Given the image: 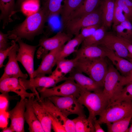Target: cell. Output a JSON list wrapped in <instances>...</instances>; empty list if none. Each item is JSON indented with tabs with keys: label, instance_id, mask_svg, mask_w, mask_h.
Returning <instances> with one entry per match:
<instances>
[{
	"label": "cell",
	"instance_id": "cell-1",
	"mask_svg": "<svg viewBox=\"0 0 132 132\" xmlns=\"http://www.w3.org/2000/svg\"><path fill=\"white\" fill-rule=\"evenodd\" d=\"M48 18L41 7L36 13L27 16L22 22L7 31L9 39H24L33 41L35 37L43 33L45 24Z\"/></svg>",
	"mask_w": 132,
	"mask_h": 132
},
{
	"label": "cell",
	"instance_id": "cell-2",
	"mask_svg": "<svg viewBox=\"0 0 132 132\" xmlns=\"http://www.w3.org/2000/svg\"><path fill=\"white\" fill-rule=\"evenodd\" d=\"M105 58L77 59L75 67L103 87L104 79L108 70V65Z\"/></svg>",
	"mask_w": 132,
	"mask_h": 132
},
{
	"label": "cell",
	"instance_id": "cell-3",
	"mask_svg": "<svg viewBox=\"0 0 132 132\" xmlns=\"http://www.w3.org/2000/svg\"><path fill=\"white\" fill-rule=\"evenodd\" d=\"M80 95L77 99L79 103L85 106L89 112L88 120L93 124L108 105V101L102 92H93L86 90L81 88Z\"/></svg>",
	"mask_w": 132,
	"mask_h": 132
},
{
	"label": "cell",
	"instance_id": "cell-4",
	"mask_svg": "<svg viewBox=\"0 0 132 132\" xmlns=\"http://www.w3.org/2000/svg\"><path fill=\"white\" fill-rule=\"evenodd\" d=\"M68 77L62 83L51 88H37L40 95V100L53 96H73L78 99L80 95L81 87L73 79Z\"/></svg>",
	"mask_w": 132,
	"mask_h": 132
},
{
	"label": "cell",
	"instance_id": "cell-5",
	"mask_svg": "<svg viewBox=\"0 0 132 132\" xmlns=\"http://www.w3.org/2000/svg\"><path fill=\"white\" fill-rule=\"evenodd\" d=\"M132 114V101H125L108 106L99 116L100 124L112 123Z\"/></svg>",
	"mask_w": 132,
	"mask_h": 132
},
{
	"label": "cell",
	"instance_id": "cell-6",
	"mask_svg": "<svg viewBox=\"0 0 132 132\" xmlns=\"http://www.w3.org/2000/svg\"><path fill=\"white\" fill-rule=\"evenodd\" d=\"M101 21L100 9L82 17L67 20L62 25V31L73 35L76 36L80 33L81 29L88 26L100 24Z\"/></svg>",
	"mask_w": 132,
	"mask_h": 132
},
{
	"label": "cell",
	"instance_id": "cell-7",
	"mask_svg": "<svg viewBox=\"0 0 132 132\" xmlns=\"http://www.w3.org/2000/svg\"><path fill=\"white\" fill-rule=\"evenodd\" d=\"M122 77L113 65L109 64L102 91L103 95L108 101V105L114 101L123 88L121 83Z\"/></svg>",
	"mask_w": 132,
	"mask_h": 132
},
{
	"label": "cell",
	"instance_id": "cell-8",
	"mask_svg": "<svg viewBox=\"0 0 132 132\" xmlns=\"http://www.w3.org/2000/svg\"><path fill=\"white\" fill-rule=\"evenodd\" d=\"M47 98L66 117L73 114L86 116L84 106L74 97L53 96Z\"/></svg>",
	"mask_w": 132,
	"mask_h": 132
},
{
	"label": "cell",
	"instance_id": "cell-9",
	"mask_svg": "<svg viewBox=\"0 0 132 132\" xmlns=\"http://www.w3.org/2000/svg\"><path fill=\"white\" fill-rule=\"evenodd\" d=\"M73 36L63 31H60L51 37L41 38L39 41V47L36 52L37 59H42L51 51L63 46L71 39Z\"/></svg>",
	"mask_w": 132,
	"mask_h": 132
},
{
	"label": "cell",
	"instance_id": "cell-10",
	"mask_svg": "<svg viewBox=\"0 0 132 132\" xmlns=\"http://www.w3.org/2000/svg\"><path fill=\"white\" fill-rule=\"evenodd\" d=\"M18 44L19 48L17 52L16 59L23 65L28 73L30 79L33 78L34 71V58L38 44L32 45L24 42L22 39L15 40Z\"/></svg>",
	"mask_w": 132,
	"mask_h": 132
},
{
	"label": "cell",
	"instance_id": "cell-11",
	"mask_svg": "<svg viewBox=\"0 0 132 132\" xmlns=\"http://www.w3.org/2000/svg\"><path fill=\"white\" fill-rule=\"evenodd\" d=\"M19 80L21 84L26 90H30L35 94L37 100L40 99V96L36 89L37 88L52 87L59 82L65 81L63 79H56L51 75L49 76L45 75L37 76L28 80L20 77L19 78Z\"/></svg>",
	"mask_w": 132,
	"mask_h": 132
},
{
	"label": "cell",
	"instance_id": "cell-12",
	"mask_svg": "<svg viewBox=\"0 0 132 132\" xmlns=\"http://www.w3.org/2000/svg\"><path fill=\"white\" fill-rule=\"evenodd\" d=\"M16 42L15 41L13 47L9 54L8 60L5 66L4 72L0 78V81L10 77L27 79L28 77L27 74H24L21 71L18 63L16 56L19 46Z\"/></svg>",
	"mask_w": 132,
	"mask_h": 132
},
{
	"label": "cell",
	"instance_id": "cell-13",
	"mask_svg": "<svg viewBox=\"0 0 132 132\" xmlns=\"http://www.w3.org/2000/svg\"><path fill=\"white\" fill-rule=\"evenodd\" d=\"M98 45L104 46L113 51L118 56L129 60L130 54L115 34L106 32Z\"/></svg>",
	"mask_w": 132,
	"mask_h": 132
},
{
	"label": "cell",
	"instance_id": "cell-14",
	"mask_svg": "<svg viewBox=\"0 0 132 132\" xmlns=\"http://www.w3.org/2000/svg\"><path fill=\"white\" fill-rule=\"evenodd\" d=\"M0 91L2 93L14 92L20 96L21 100L36 96L34 93L27 92L20 83L19 78L15 77L6 78L0 81Z\"/></svg>",
	"mask_w": 132,
	"mask_h": 132
},
{
	"label": "cell",
	"instance_id": "cell-15",
	"mask_svg": "<svg viewBox=\"0 0 132 132\" xmlns=\"http://www.w3.org/2000/svg\"><path fill=\"white\" fill-rule=\"evenodd\" d=\"M25 110L24 99L18 101L15 107L9 111L11 121L10 126L16 132H25L24 113Z\"/></svg>",
	"mask_w": 132,
	"mask_h": 132
},
{
	"label": "cell",
	"instance_id": "cell-16",
	"mask_svg": "<svg viewBox=\"0 0 132 132\" xmlns=\"http://www.w3.org/2000/svg\"><path fill=\"white\" fill-rule=\"evenodd\" d=\"M63 46L51 51L42 59L40 65L34 71L33 78L52 74V69L56 64L57 55Z\"/></svg>",
	"mask_w": 132,
	"mask_h": 132
},
{
	"label": "cell",
	"instance_id": "cell-17",
	"mask_svg": "<svg viewBox=\"0 0 132 132\" xmlns=\"http://www.w3.org/2000/svg\"><path fill=\"white\" fill-rule=\"evenodd\" d=\"M69 74L68 77L73 79L81 88L90 92H102V87L76 68H74Z\"/></svg>",
	"mask_w": 132,
	"mask_h": 132
},
{
	"label": "cell",
	"instance_id": "cell-18",
	"mask_svg": "<svg viewBox=\"0 0 132 132\" xmlns=\"http://www.w3.org/2000/svg\"><path fill=\"white\" fill-rule=\"evenodd\" d=\"M105 48L106 57L111 61L122 76L126 77L132 73V61L118 56L113 51Z\"/></svg>",
	"mask_w": 132,
	"mask_h": 132
},
{
	"label": "cell",
	"instance_id": "cell-19",
	"mask_svg": "<svg viewBox=\"0 0 132 132\" xmlns=\"http://www.w3.org/2000/svg\"><path fill=\"white\" fill-rule=\"evenodd\" d=\"M75 52V57L77 59L106 57L105 47L101 45L81 46Z\"/></svg>",
	"mask_w": 132,
	"mask_h": 132
},
{
	"label": "cell",
	"instance_id": "cell-20",
	"mask_svg": "<svg viewBox=\"0 0 132 132\" xmlns=\"http://www.w3.org/2000/svg\"><path fill=\"white\" fill-rule=\"evenodd\" d=\"M24 100L25 106L24 118L28 125L29 132H44L35 113L30 98H26Z\"/></svg>",
	"mask_w": 132,
	"mask_h": 132
},
{
	"label": "cell",
	"instance_id": "cell-21",
	"mask_svg": "<svg viewBox=\"0 0 132 132\" xmlns=\"http://www.w3.org/2000/svg\"><path fill=\"white\" fill-rule=\"evenodd\" d=\"M77 59L75 57L71 59L65 58L58 61L56 64V67L51 75L58 79H67L68 77H65L75 67Z\"/></svg>",
	"mask_w": 132,
	"mask_h": 132
},
{
	"label": "cell",
	"instance_id": "cell-22",
	"mask_svg": "<svg viewBox=\"0 0 132 132\" xmlns=\"http://www.w3.org/2000/svg\"><path fill=\"white\" fill-rule=\"evenodd\" d=\"M34 95L30 98L36 115L40 122L44 132H51V122L49 113L40 104Z\"/></svg>",
	"mask_w": 132,
	"mask_h": 132
},
{
	"label": "cell",
	"instance_id": "cell-23",
	"mask_svg": "<svg viewBox=\"0 0 132 132\" xmlns=\"http://www.w3.org/2000/svg\"><path fill=\"white\" fill-rule=\"evenodd\" d=\"M84 39L79 34L68 41L64 44L58 52L56 57V61L65 58L77 49L76 48L81 44ZM56 62V63H57Z\"/></svg>",
	"mask_w": 132,
	"mask_h": 132
},
{
	"label": "cell",
	"instance_id": "cell-24",
	"mask_svg": "<svg viewBox=\"0 0 132 132\" xmlns=\"http://www.w3.org/2000/svg\"><path fill=\"white\" fill-rule=\"evenodd\" d=\"M99 0H84L79 6L71 14L66 21L82 17L93 12L97 9Z\"/></svg>",
	"mask_w": 132,
	"mask_h": 132
},
{
	"label": "cell",
	"instance_id": "cell-25",
	"mask_svg": "<svg viewBox=\"0 0 132 132\" xmlns=\"http://www.w3.org/2000/svg\"><path fill=\"white\" fill-rule=\"evenodd\" d=\"M115 5L114 0H104L101 4V21L106 28H110L112 23Z\"/></svg>",
	"mask_w": 132,
	"mask_h": 132
},
{
	"label": "cell",
	"instance_id": "cell-26",
	"mask_svg": "<svg viewBox=\"0 0 132 132\" xmlns=\"http://www.w3.org/2000/svg\"><path fill=\"white\" fill-rule=\"evenodd\" d=\"M65 0H44L41 7L49 18L60 14Z\"/></svg>",
	"mask_w": 132,
	"mask_h": 132
},
{
	"label": "cell",
	"instance_id": "cell-27",
	"mask_svg": "<svg viewBox=\"0 0 132 132\" xmlns=\"http://www.w3.org/2000/svg\"><path fill=\"white\" fill-rule=\"evenodd\" d=\"M39 103L50 114L59 120L63 125L68 118L48 98L38 100Z\"/></svg>",
	"mask_w": 132,
	"mask_h": 132
},
{
	"label": "cell",
	"instance_id": "cell-28",
	"mask_svg": "<svg viewBox=\"0 0 132 132\" xmlns=\"http://www.w3.org/2000/svg\"><path fill=\"white\" fill-rule=\"evenodd\" d=\"M15 0H0V19L3 20H11L16 13Z\"/></svg>",
	"mask_w": 132,
	"mask_h": 132
},
{
	"label": "cell",
	"instance_id": "cell-29",
	"mask_svg": "<svg viewBox=\"0 0 132 132\" xmlns=\"http://www.w3.org/2000/svg\"><path fill=\"white\" fill-rule=\"evenodd\" d=\"M84 0H65L60 15L62 24L65 23L71 14L76 10Z\"/></svg>",
	"mask_w": 132,
	"mask_h": 132
},
{
	"label": "cell",
	"instance_id": "cell-30",
	"mask_svg": "<svg viewBox=\"0 0 132 132\" xmlns=\"http://www.w3.org/2000/svg\"><path fill=\"white\" fill-rule=\"evenodd\" d=\"M117 36L132 43V24L127 19L113 28Z\"/></svg>",
	"mask_w": 132,
	"mask_h": 132
},
{
	"label": "cell",
	"instance_id": "cell-31",
	"mask_svg": "<svg viewBox=\"0 0 132 132\" xmlns=\"http://www.w3.org/2000/svg\"><path fill=\"white\" fill-rule=\"evenodd\" d=\"M132 118L131 115L112 123L106 124L108 132H127Z\"/></svg>",
	"mask_w": 132,
	"mask_h": 132
},
{
	"label": "cell",
	"instance_id": "cell-32",
	"mask_svg": "<svg viewBox=\"0 0 132 132\" xmlns=\"http://www.w3.org/2000/svg\"><path fill=\"white\" fill-rule=\"evenodd\" d=\"M106 28L103 25L101 26L92 34L84 40L81 46L98 45L107 32Z\"/></svg>",
	"mask_w": 132,
	"mask_h": 132
},
{
	"label": "cell",
	"instance_id": "cell-33",
	"mask_svg": "<svg viewBox=\"0 0 132 132\" xmlns=\"http://www.w3.org/2000/svg\"><path fill=\"white\" fill-rule=\"evenodd\" d=\"M73 120L75 123L76 132H95L93 124L86 116H78Z\"/></svg>",
	"mask_w": 132,
	"mask_h": 132
},
{
	"label": "cell",
	"instance_id": "cell-34",
	"mask_svg": "<svg viewBox=\"0 0 132 132\" xmlns=\"http://www.w3.org/2000/svg\"><path fill=\"white\" fill-rule=\"evenodd\" d=\"M40 8L39 0H26L21 4L20 11L27 17L36 13Z\"/></svg>",
	"mask_w": 132,
	"mask_h": 132
},
{
	"label": "cell",
	"instance_id": "cell-35",
	"mask_svg": "<svg viewBox=\"0 0 132 132\" xmlns=\"http://www.w3.org/2000/svg\"><path fill=\"white\" fill-rule=\"evenodd\" d=\"M123 88L114 101L110 104L125 101L132 100V82L126 85Z\"/></svg>",
	"mask_w": 132,
	"mask_h": 132
},
{
	"label": "cell",
	"instance_id": "cell-36",
	"mask_svg": "<svg viewBox=\"0 0 132 132\" xmlns=\"http://www.w3.org/2000/svg\"><path fill=\"white\" fill-rule=\"evenodd\" d=\"M122 9L115 3L112 23L113 27L127 20Z\"/></svg>",
	"mask_w": 132,
	"mask_h": 132
},
{
	"label": "cell",
	"instance_id": "cell-37",
	"mask_svg": "<svg viewBox=\"0 0 132 132\" xmlns=\"http://www.w3.org/2000/svg\"><path fill=\"white\" fill-rule=\"evenodd\" d=\"M100 24L91 25L82 28L80 35L84 39L92 34L101 26Z\"/></svg>",
	"mask_w": 132,
	"mask_h": 132
},
{
	"label": "cell",
	"instance_id": "cell-38",
	"mask_svg": "<svg viewBox=\"0 0 132 132\" xmlns=\"http://www.w3.org/2000/svg\"><path fill=\"white\" fill-rule=\"evenodd\" d=\"M49 114L51 120L52 127L54 131L55 132H66L62 122L57 119Z\"/></svg>",
	"mask_w": 132,
	"mask_h": 132
},
{
	"label": "cell",
	"instance_id": "cell-39",
	"mask_svg": "<svg viewBox=\"0 0 132 132\" xmlns=\"http://www.w3.org/2000/svg\"><path fill=\"white\" fill-rule=\"evenodd\" d=\"M8 35L7 33H4L0 31V50H4L10 46L11 43L9 42Z\"/></svg>",
	"mask_w": 132,
	"mask_h": 132
},
{
	"label": "cell",
	"instance_id": "cell-40",
	"mask_svg": "<svg viewBox=\"0 0 132 132\" xmlns=\"http://www.w3.org/2000/svg\"><path fill=\"white\" fill-rule=\"evenodd\" d=\"M8 93H2L0 95V111H7L9 104Z\"/></svg>",
	"mask_w": 132,
	"mask_h": 132
},
{
	"label": "cell",
	"instance_id": "cell-41",
	"mask_svg": "<svg viewBox=\"0 0 132 132\" xmlns=\"http://www.w3.org/2000/svg\"><path fill=\"white\" fill-rule=\"evenodd\" d=\"M15 40H12L11 41V45L7 49L3 50H0V68H1L4 66V62L7 56L11 49L13 47Z\"/></svg>",
	"mask_w": 132,
	"mask_h": 132
},
{
	"label": "cell",
	"instance_id": "cell-42",
	"mask_svg": "<svg viewBox=\"0 0 132 132\" xmlns=\"http://www.w3.org/2000/svg\"><path fill=\"white\" fill-rule=\"evenodd\" d=\"M9 118V111H0V127L4 129L7 127Z\"/></svg>",
	"mask_w": 132,
	"mask_h": 132
},
{
	"label": "cell",
	"instance_id": "cell-43",
	"mask_svg": "<svg viewBox=\"0 0 132 132\" xmlns=\"http://www.w3.org/2000/svg\"><path fill=\"white\" fill-rule=\"evenodd\" d=\"M63 125L66 132H76L75 123L73 120H71L68 118Z\"/></svg>",
	"mask_w": 132,
	"mask_h": 132
},
{
	"label": "cell",
	"instance_id": "cell-44",
	"mask_svg": "<svg viewBox=\"0 0 132 132\" xmlns=\"http://www.w3.org/2000/svg\"><path fill=\"white\" fill-rule=\"evenodd\" d=\"M118 38L120 41L125 47L129 53L132 55V43L124 39L118 37Z\"/></svg>",
	"mask_w": 132,
	"mask_h": 132
},
{
	"label": "cell",
	"instance_id": "cell-45",
	"mask_svg": "<svg viewBox=\"0 0 132 132\" xmlns=\"http://www.w3.org/2000/svg\"><path fill=\"white\" fill-rule=\"evenodd\" d=\"M132 82V73L126 77L122 76L121 83L123 86Z\"/></svg>",
	"mask_w": 132,
	"mask_h": 132
},
{
	"label": "cell",
	"instance_id": "cell-46",
	"mask_svg": "<svg viewBox=\"0 0 132 132\" xmlns=\"http://www.w3.org/2000/svg\"><path fill=\"white\" fill-rule=\"evenodd\" d=\"M93 126L95 132H104L105 131L101 127L100 124L98 122L97 120H95L93 122Z\"/></svg>",
	"mask_w": 132,
	"mask_h": 132
},
{
	"label": "cell",
	"instance_id": "cell-47",
	"mask_svg": "<svg viewBox=\"0 0 132 132\" xmlns=\"http://www.w3.org/2000/svg\"><path fill=\"white\" fill-rule=\"evenodd\" d=\"M132 11V1L131 0H119Z\"/></svg>",
	"mask_w": 132,
	"mask_h": 132
},
{
	"label": "cell",
	"instance_id": "cell-48",
	"mask_svg": "<svg viewBox=\"0 0 132 132\" xmlns=\"http://www.w3.org/2000/svg\"><path fill=\"white\" fill-rule=\"evenodd\" d=\"M25 0H17L15 5V10L16 13L20 11V7L21 4Z\"/></svg>",
	"mask_w": 132,
	"mask_h": 132
},
{
	"label": "cell",
	"instance_id": "cell-49",
	"mask_svg": "<svg viewBox=\"0 0 132 132\" xmlns=\"http://www.w3.org/2000/svg\"><path fill=\"white\" fill-rule=\"evenodd\" d=\"M2 132H13L14 131L12 127L10 126L9 127H6L3 129Z\"/></svg>",
	"mask_w": 132,
	"mask_h": 132
},
{
	"label": "cell",
	"instance_id": "cell-50",
	"mask_svg": "<svg viewBox=\"0 0 132 132\" xmlns=\"http://www.w3.org/2000/svg\"><path fill=\"white\" fill-rule=\"evenodd\" d=\"M127 132H132V122L130 127L128 128Z\"/></svg>",
	"mask_w": 132,
	"mask_h": 132
},
{
	"label": "cell",
	"instance_id": "cell-51",
	"mask_svg": "<svg viewBox=\"0 0 132 132\" xmlns=\"http://www.w3.org/2000/svg\"></svg>",
	"mask_w": 132,
	"mask_h": 132
}]
</instances>
